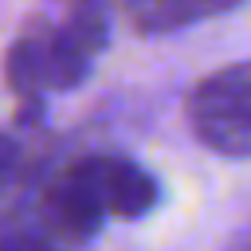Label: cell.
Masks as SVG:
<instances>
[{
  "label": "cell",
  "mask_w": 251,
  "mask_h": 251,
  "mask_svg": "<svg viewBox=\"0 0 251 251\" xmlns=\"http://www.w3.org/2000/svg\"><path fill=\"white\" fill-rule=\"evenodd\" d=\"M192 137L220 157H251V63L204 75L184 102Z\"/></svg>",
  "instance_id": "cell-1"
},
{
  "label": "cell",
  "mask_w": 251,
  "mask_h": 251,
  "mask_svg": "<svg viewBox=\"0 0 251 251\" xmlns=\"http://www.w3.org/2000/svg\"><path fill=\"white\" fill-rule=\"evenodd\" d=\"M90 55L51 20H31L4 55L8 90L20 102H43L47 90H71L90 75Z\"/></svg>",
  "instance_id": "cell-2"
},
{
  "label": "cell",
  "mask_w": 251,
  "mask_h": 251,
  "mask_svg": "<svg viewBox=\"0 0 251 251\" xmlns=\"http://www.w3.org/2000/svg\"><path fill=\"white\" fill-rule=\"evenodd\" d=\"M39 216H43L39 227L67 247L90 239L106 220L98 157H78L63 165L55 176H47L39 188Z\"/></svg>",
  "instance_id": "cell-3"
},
{
  "label": "cell",
  "mask_w": 251,
  "mask_h": 251,
  "mask_svg": "<svg viewBox=\"0 0 251 251\" xmlns=\"http://www.w3.org/2000/svg\"><path fill=\"white\" fill-rule=\"evenodd\" d=\"M98 180H102L106 216H118V220H141L161 200L157 180L129 157H98Z\"/></svg>",
  "instance_id": "cell-4"
},
{
  "label": "cell",
  "mask_w": 251,
  "mask_h": 251,
  "mask_svg": "<svg viewBox=\"0 0 251 251\" xmlns=\"http://www.w3.org/2000/svg\"><path fill=\"white\" fill-rule=\"evenodd\" d=\"M39 169V149L20 133L0 129V231L16 227V216L27 208L31 188H43Z\"/></svg>",
  "instance_id": "cell-5"
},
{
  "label": "cell",
  "mask_w": 251,
  "mask_h": 251,
  "mask_svg": "<svg viewBox=\"0 0 251 251\" xmlns=\"http://www.w3.org/2000/svg\"><path fill=\"white\" fill-rule=\"evenodd\" d=\"M239 4L243 0H122V12L141 35H169L208 16H224Z\"/></svg>",
  "instance_id": "cell-6"
},
{
  "label": "cell",
  "mask_w": 251,
  "mask_h": 251,
  "mask_svg": "<svg viewBox=\"0 0 251 251\" xmlns=\"http://www.w3.org/2000/svg\"><path fill=\"white\" fill-rule=\"evenodd\" d=\"M59 27L67 31V39H71L75 47H82V51L94 59V55L106 47V31H110L106 4H102V0H67Z\"/></svg>",
  "instance_id": "cell-7"
},
{
  "label": "cell",
  "mask_w": 251,
  "mask_h": 251,
  "mask_svg": "<svg viewBox=\"0 0 251 251\" xmlns=\"http://www.w3.org/2000/svg\"><path fill=\"white\" fill-rule=\"evenodd\" d=\"M0 251H71L67 243H59L55 235H47L43 227H4L0 231Z\"/></svg>",
  "instance_id": "cell-8"
}]
</instances>
